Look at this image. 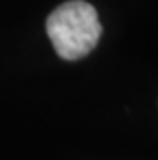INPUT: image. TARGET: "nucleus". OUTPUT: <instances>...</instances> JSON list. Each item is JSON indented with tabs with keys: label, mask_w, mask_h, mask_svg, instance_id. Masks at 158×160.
<instances>
[{
	"label": "nucleus",
	"mask_w": 158,
	"mask_h": 160,
	"mask_svg": "<svg viewBox=\"0 0 158 160\" xmlns=\"http://www.w3.org/2000/svg\"><path fill=\"white\" fill-rule=\"evenodd\" d=\"M46 31L55 53L74 61L88 55L101 38V23L97 12L84 0H71L57 6L46 21Z\"/></svg>",
	"instance_id": "obj_1"
}]
</instances>
